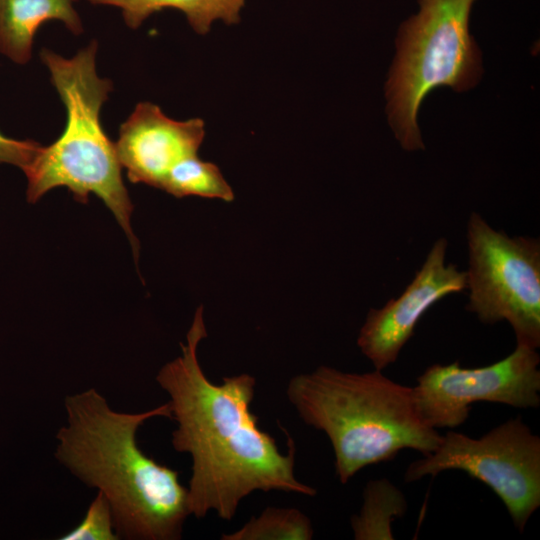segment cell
<instances>
[{"label": "cell", "mask_w": 540, "mask_h": 540, "mask_svg": "<svg viewBox=\"0 0 540 540\" xmlns=\"http://www.w3.org/2000/svg\"><path fill=\"white\" fill-rule=\"evenodd\" d=\"M207 336L203 307L195 312L181 343V355L167 362L156 381L169 395L173 448L192 458L188 486L190 515L205 517L214 510L230 521L242 499L256 490L315 496L314 487L295 476L296 447L288 437L287 453L258 426L250 411L256 386L254 376L243 373L211 382L198 361L197 349Z\"/></svg>", "instance_id": "6da1fadb"}, {"label": "cell", "mask_w": 540, "mask_h": 540, "mask_svg": "<svg viewBox=\"0 0 540 540\" xmlns=\"http://www.w3.org/2000/svg\"><path fill=\"white\" fill-rule=\"evenodd\" d=\"M67 423L56 434L54 456L110 503L119 539L178 540L190 515L179 472L146 455L136 435L145 421L171 419L169 403L140 413L113 410L96 389L68 395Z\"/></svg>", "instance_id": "7a4b0ae2"}, {"label": "cell", "mask_w": 540, "mask_h": 540, "mask_svg": "<svg viewBox=\"0 0 540 540\" xmlns=\"http://www.w3.org/2000/svg\"><path fill=\"white\" fill-rule=\"evenodd\" d=\"M286 395L305 424L327 435L342 484L403 449L427 456L441 441L442 435L418 415L412 387L394 382L382 370L348 373L319 366L292 377Z\"/></svg>", "instance_id": "3957f363"}, {"label": "cell", "mask_w": 540, "mask_h": 540, "mask_svg": "<svg viewBox=\"0 0 540 540\" xmlns=\"http://www.w3.org/2000/svg\"><path fill=\"white\" fill-rule=\"evenodd\" d=\"M97 43L92 41L71 58L42 49L40 57L50 72L67 113L65 128L51 145L40 147L22 170L27 178V200L37 202L49 190L65 186L77 201L95 194L111 210L130 241L137 263L139 242L131 227L133 204L121 176L115 143L105 133L100 111L113 85L96 71Z\"/></svg>", "instance_id": "277c9868"}, {"label": "cell", "mask_w": 540, "mask_h": 540, "mask_svg": "<svg viewBox=\"0 0 540 540\" xmlns=\"http://www.w3.org/2000/svg\"><path fill=\"white\" fill-rule=\"evenodd\" d=\"M475 0H419V12L405 21L386 84L387 112L402 148H424L417 124L421 103L434 89L457 92L481 76L480 52L469 33Z\"/></svg>", "instance_id": "5b68a950"}, {"label": "cell", "mask_w": 540, "mask_h": 540, "mask_svg": "<svg viewBox=\"0 0 540 540\" xmlns=\"http://www.w3.org/2000/svg\"><path fill=\"white\" fill-rule=\"evenodd\" d=\"M469 299L466 309L486 324L507 321L517 345L540 346V240L510 237L484 218L467 223Z\"/></svg>", "instance_id": "8992f818"}, {"label": "cell", "mask_w": 540, "mask_h": 540, "mask_svg": "<svg viewBox=\"0 0 540 540\" xmlns=\"http://www.w3.org/2000/svg\"><path fill=\"white\" fill-rule=\"evenodd\" d=\"M461 470L486 484L503 502L519 532L540 506V438L521 417L475 439L448 431L429 455L413 461L405 482Z\"/></svg>", "instance_id": "52a82bcc"}, {"label": "cell", "mask_w": 540, "mask_h": 540, "mask_svg": "<svg viewBox=\"0 0 540 540\" xmlns=\"http://www.w3.org/2000/svg\"><path fill=\"white\" fill-rule=\"evenodd\" d=\"M540 356L536 349L516 345L507 357L491 365L463 368L458 361L428 367L412 387L413 401L422 421L431 428L463 424L476 402L514 408L540 405Z\"/></svg>", "instance_id": "ba28073f"}, {"label": "cell", "mask_w": 540, "mask_h": 540, "mask_svg": "<svg viewBox=\"0 0 540 540\" xmlns=\"http://www.w3.org/2000/svg\"><path fill=\"white\" fill-rule=\"evenodd\" d=\"M448 242L438 238L404 292L370 309L357 345L377 370L394 363L424 314L444 297L467 289L466 271L446 263Z\"/></svg>", "instance_id": "9c48e42d"}, {"label": "cell", "mask_w": 540, "mask_h": 540, "mask_svg": "<svg viewBox=\"0 0 540 540\" xmlns=\"http://www.w3.org/2000/svg\"><path fill=\"white\" fill-rule=\"evenodd\" d=\"M204 136L202 119L177 121L158 105L145 101L121 124L115 147L131 182L160 189L174 165L197 155Z\"/></svg>", "instance_id": "30bf717a"}, {"label": "cell", "mask_w": 540, "mask_h": 540, "mask_svg": "<svg viewBox=\"0 0 540 540\" xmlns=\"http://www.w3.org/2000/svg\"><path fill=\"white\" fill-rule=\"evenodd\" d=\"M75 0H0V52L15 63H27L34 36L48 21H61L75 35L83 32Z\"/></svg>", "instance_id": "8fae6325"}, {"label": "cell", "mask_w": 540, "mask_h": 540, "mask_svg": "<svg viewBox=\"0 0 540 540\" xmlns=\"http://www.w3.org/2000/svg\"><path fill=\"white\" fill-rule=\"evenodd\" d=\"M93 5L120 9L126 25L137 29L154 13L164 9L182 12L191 28L200 35L207 34L212 23L220 20L227 25L240 22V12L246 0H87Z\"/></svg>", "instance_id": "7c38bea8"}, {"label": "cell", "mask_w": 540, "mask_h": 540, "mask_svg": "<svg viewBox=\"0 0 540 540\" xmlns=\"http://www.w3.org/2000/svg\"><path fill=\"white\" fill-rule=\"evenodd\" d=\"M360 513L351 519L356 540L394 539L391 524L404 515L407 502L403 493L387 479L371 480L363 492Z\"/></svg>", "instance_id": "4fadbf2b"}, {"label": "cell", "mask_w": 540, "mask_h": 540, "mask_svg": "<svg viewBox=\"0 0 540 540\" xmlns=\"http://www.w3.org/2000/svg\"><path fill=\"white\" fill-rule=\"evenodd\" d=\"M160 189L177 198L200 196L226 202L234 199L233 190L218 166L201 160L197 155L187 157L174 165Z\"/></svg>", "instance_id": "5bb4252c"}, {"label": "cell", "mask_w": 540, "mask_h": 540, "mask_svg": "<svg viewBox=\"0 0 540 540\" xmlns=\"http://www.w3.org/2000/svg\"><path fill=\"white\" fill-rule=\"evenodd\" d=\"M311 520L296 508L267 507L240 529L222 534V540H310Z\"/></svg>", "instance_id": "9a60e30c"}, {"label": "cell", "mask_w": 540, "mask_h": 540, "mask_svg": "<svg viewBox=\"0 0 540 540\" xmlns=\"http://www.w3.org/2000/svg\"><path fill=\"white\" fill-rule=\"evenodd\" d=\"M59 540H118L112 509L100 491L90 503L82 521Z\"/></svg>", "instance_id": "2e32d148"}, {"label": "cell", "mask_w": 540, "mask_h": 540, "mask_svg": "<svg viewBox=\"0 0 540 540\" xmlns=\"http://www.w3.org/2000/svg\"><path fill=\"white\" fill-rule=\"evenodd\" d=\"M41 145L34 140H17L0 131V163L15 165L21 169L34 158Z\"/></svg>", "instance_id": "e0dca14e"}]
</instances>
